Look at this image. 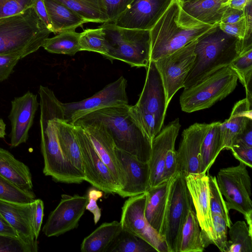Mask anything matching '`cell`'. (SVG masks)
I'll use <instances>...</instances> for the list:
<instances>
[{
	"label": "cell",
	"mask_w": 252,
	"mask_h": 252,
	"mask_svg": "<svg viewBox=\"0 0 252 252\" xmlns=\"http://www.w3.org/2000/svg\"><path fill=\"white\" fill-rule=\"evenodd\" d=\"M35 0H0V18L8 17L33 6Z\"/></svg>",
	"instance_id": "7bdbcfd3"
},
{
	"label": "cell",
	"mask_w": 252,
	"mask_h": 252,
	"mask_svg": "<svg viewBox=\"0 0 252 252\" xmlns=\"http://www.w3.org/2000/svg\"><path fill=\"white\" fill-rule=\"evenodd\" d=\"M191 0H184V1H191Z\"/></svg>",
	"instance_id": "91938a15"
},
{
	"label": "cell",
	"mask_w": 252,
	"mask_h": 252,
	"mask_svg": "<svg viewBox=\"0 0 252 252\" xmlns=\"http://www.w3.org/2000/svg\"><path fill=\"white\" fill-rule=\"evenodd\" d=\"M37 242L31 243L20 237L0 234V252H36Z\"/></svg>",
	"instance_id": "60d3db41"
},
{
	"label": "cell",
	"mask_w": 252,
	"mask_h": 252,
	"mask_svg": "<svg viewBox=\"0 0 252 252\" xmlns=\"http://www.w3.org/2000/svg\"><path fill=\"white\" fill-rule=\"evenodd\" d=\"M228 228L227 252H252V233L246 221L238 220Z\"/></svg>",
	"instance_id": "8d00e7d4"
},
{
	"label": "cell",
	"mask_w": 252,
	"mask_h": 252,
	"mask_svg": "<svg viewBox=\"0 0 252 252\" xmlns=\"http://www.w3.org/2000/svg\"><path fill=\"white\" fill-rule=\"evenodd\" d=\"M103 192L95 188H90L87 193L88 203L86 207V210L89 211L94 217V221L96 224L99 220L101 216V210L97 205V200L102 197Z\"/></svg>",
	"instance_id": "bcb514c9"
},
{
	"label": "cell",
	"mask_w": 252,
	"mask_h": 252,
	"mask_svg": "<svg viewBox=\"0 0 252 252\" xmlns=\"http://www.w3.org/2000/svg\"><path fill=\"white\" fill-rule=\"evenodd\" d=\"M116 154L122 171L123 182L117 194L123 198L146 192L150 188L148 162L116 148Z\"/></svg>",
	"instance_id": "d6986e66"
},
{
	"label": "cell",
	"mask_w": 252,
	"mask_h": 252,
	"mask_svg": "<svg viewBox=\"0 0 252 252\" xmlns=\"http://www.w3.org/2000/svg\"><path fill=\"white\" fill-rule=\"evenodd\" d=\"M41 151L44 159L43 172L56 182L80 184L84 175L74 167L64 155L59 141L57 126L52 123L40 128Z\"/></svg>",
	"instance_id": "30bf717a"
},
{
	"label": "cell",
	"mask_w": 252,
	"mask_h": 252,
	"mask_svg": "<svg viewBox=\"0 0 252 252\" xmlns=\"http://www.w3.org/2000/svg\"><path fill=\"white\" fill-rule=\"evenodd\" d=\"M173 0H134L113 23L126 29L150 31Z\"/></svg>",
	"instance_id": "ac0fdd59"
},
{
	"label": "cell",
	"mask_w": 252,
	"mask_h": 252,
	"mask_svg": "<svg viewBox=\"0 0 252 252\" xmlns=\"http://www.w3.org/2000/svg\"><path fill=\"white\" fill-rule=\"evenodd\" d=\"M88 201L87 195L62 194L60 203L43 226L44 234L48 237L58 236L77 228Z\"/></svg>",
	"instance_id": "2e32d148"
},
{
	"label": "cell",
	"mask_w": 252,
	"mask_h": 252,
	"mask_svg": "<svg viewBox=\"0 0 252 252\" xmlns=\"http://www.w3.org/2000/svg\"><path fill=\"white\" fill-rule=\"evenodd\" d=\"M178 0L180 2H182V1H183L185 0Z\"/></svg>",
	"instance_id": "680465c9"
},
{
	"label": "cell",
	"mask_w": 252,
	"mask_h": 252,
	"mask_svg": "<svg viewBox=\"0 0 252 252\" xmlns=\"http://www.w3.org/2000/svg\"><path fill=\"white\" fill-rule=\"evenodd\" d=\"M181 126L179 118H176L162 128L154 138L148 162L150 187L165 181L163 177L165 157L169 149L175 146Z\"/></svg>",
	"instance_id": "44dd1931"
},
{
	"label": "cell",
	"mask_w": 252,
	"mask_h": 252,
	"mask_svg": "<svg viewBox=\"0 0 252 252\" xmlns=\"http://www.w3.org/2000/svg\"><path fill=\"white\" fill-rule=\"evenodd\" d=\"M129 107L127 104L101 109L84 116L73 125H102L112 138L116 148L148 162L152 143L130 116Z\"/></svg>",
	"instance_id": "7a4b0ae2"
},
{
	"label": "cell",
	"mask_w": 252,
	"mask_h": 252,
	"mask_svg": "<svg viewBox=\"0 0 252 252\" xmlns=\"http://www.w3.org/2000/svg\"><path fill=\"white\" fill-rule=\"evenodd\" d=\"M142 91L129 112L151 143L162 128L167 106L164 86L154 61H150Z\"/></svg>",
	"instance_id": "5b68a950"
},
{
	"label": "cell",
	"mask_w": 252,
	"mask_h": 252,
	"mask_svg": "<svg viewBox=\"0 0 252 252\" xmlns=\"http://www.w3.org/2000/svg\"><path fill=\"white\" fill-rule=\"evenodd\" d=\"M21 59V55L18 54L0 55V82L8 78Z\"/></svg>",
	"instance_id": "f6af8a7d"
},
{
	"label": "cell",
	"mask_w": 252,
	"mask_h": 252,
	"mask_svg": "<svg viewBox=\"0 0 252 252\" xmlns=\"http://www.w3.org/2000/svg\"><path fill=\"white\" fill-rule=\"evenodd\" d=\"M6 125L3 120L0 118V138H4L6 135Z\"/></svg>",
	"instance_id": "6f0895ef"
},
{
	"label": "cell",
	"mask_w": 252,
	"mask_h": 252,
	"mask_svg": "<svg viewBox=\"0 0 252 252\" xmlns=\"http://www.w3.org/2000/svg\"><path fill=\"white\" fill-rule=\"evenodd\" d=\"M238 77L229 65L214 72L202 81L184 89L180 97L183 111L191 113L209 108L235 89Z\"/></svg>",
	"instance_id": "52a82bcc"
},
{
	"label": "cell",
	"mask_w": 252,
	"mask_h": 252,
	"mask_svg": "<svg viewBox=\"0 0 252 252\" xmlns=\"http://www.w3.org/2000/svg\"><path fill=\"white\" fill-rule=\"evenodd\" d=\"M122 230L120 221L114 220L103 223L84 239L81 245V251L107 252Z\"/></svg>",
	"instance_id": "f546056e"
},
{
	"label": "cell",
	"mask_w": 252,
	"mask_h": 252,
	"mask_svg": "<svg viewBox=\"0 0 252 252\" xmlns=\"http://www.w3.org/2000/svg\"><path fill=\"white\" fill-rule=\"evenodd\" d=\"M108 52L103 57L115 60L131 67L146 68L150 62V31L124 28L113 23H103Z\"/></svg>",
	"instance_id": "8992f818"
},
{
	"label": "cell",
	"mask_w": 252,
	"mask_h": 252,
	"mask_svg": "<svg viewBox=\"0 0 252 252\" xmlns=\"http://www.w3.org/2000/svg\"><path fill=\"white\" fill-rule=\"evenodd\" d=\"M79 46L80 51L94 52L103 57L108 52L105 32L100 26L95 29H87L80 32Z\"/></svg>",
	"instance_id": "74e56055"
},
{
	"label": "cell",
	"mask_w": 252,
	"mask_h": 252,
	"mask_svg": "<svg viewBox=\"0 0 252 252\" xmlns=\"http://www.w3.org/2000/svg\"><path fill=\"white\" fill-rule=\"evenodd\" d=\"M146 192L129 197L122 208L120 223L122 229L150 244L158 252H168L164 238L148 222L144 211Z\"/></svg>",
	"instance_id": "5bb4252c"
},
{
	"label": "cell",
	"mask_w": 252,
	"mask_h": 252,
	"mask_svg": "<svg viewBox=\"0 0 252 252\" xmlns=\"http://www.w3.org/2000/svg\"><path fill=\"white\" fill-rule=\"evenodd\" d=\"M244 10L227 7L222 16L220 22L233 24L239 22L244 18Z\"/></svg>",
	"instance_id": "816d5d0a"
},
{
	"label": "cell",
	"mask_w": 252,
	"mask_h": 252,
	"mask_svg": "<svg viewBox=\"0 0 252 252\" xmlns=\"http://www.w3.org/2000/svg\"><path fill=\"white\" fill-rule=\"evenodd\" d=\"M194 52L195 60L185 79L184 89L229 65L241 53V40L225 33L218 24L197 40Z\"/></svg>",
	"instance_id": "3957f363"
},
{
	"label": "cell",
	"mask_w": 252,
	"mask_h": 252,
	"mask_svg": "<svg viewBox=\"0 0 252 252\" xmlns=\"http://www.w3.org/2000/svg\"><path fill=\"white\" fill-rule=\"evenodd\" d=\"M230 150L239 162L243 163L247 167L252 168V147L237 144L233 145Z\"/></svg>",
	"instance_id": "c3c4849f"
},
{
	"label": "cell",
	"mask_w": 252,
	"mask_h": 252,
	"mask_svg": "<svg viewBox=\"0 0 252 252\" xmlns=\"http://www.w3.org/2000/svg\"><path fill=\"white\" fill-rule=\"evenodd\" d=\"M215 26L191 17L183 10L180 1L173 0L150 30V61H155L173 53L198 39Z\"/></svg>",
	"instance_id": "6da1fadb"
},
{
	"label": "cell",
	"mask_w": 252,
	"mask_h": 252,
	"mask_svg": "<svg viewBox=\"0 0 252 252\" xmlns=\"http://www.w3.org/2000/svg\"><path fill=\"white\" fill-rule=\"evenodd\" d=\"M216 179L227 209L241 213L252 233L251 180L247 166L239 162L238 165L221 168Z\"/></svg>",
	"instance_id": "9c48e42d"
},
{
	"label": "cell",
	"mask_w": 252,
	"mask_h": 252,
	"mask_svg": "<svg viewBox=\"0 0 252 252\" xmlns=\"http://www.w3.org/2000/svg\"><path fill=\"white\" fill-rule=\"evenodd\" d=\"M177 173L176 150L175 146L168 151L165 159L164 169V180H169Z\"/></svg>",
	"instance_id": "f907efd6"
},
{
	"label": "cell",
	"mask_w": 252,
	"mask_h": 252,
	"mask_svg": "<svg viewBox=\"0 0 252 252\" xmlns=\"http://www.w3.org/2000/svg\"><path fill=\"white\" fill-rule=\"evenodd\" d=\"M215 231L214 245L222 252H227L228 249L227 228L224 220L220 215L212 214Z\"/></svg>",
	"instance_id": "b9f144b4"
},
{
	"label": "cell",
	"mask_w": 252,
	"mask_h": 252,
	"mask_svg": "<svg viewBox=\"0 0 252 252\" xmlns=\"http://www.w3.org/2000/svg\"><path fill=\"white\" fill-rule=\"evenodd\" d=\"M204 249L201 229L193 208L189 212L183 225L178 252H202Z\"/></svg>",
	"instance_id": "d6a6232c"
},
{
	"label": "cell",
	"mask_w": 252,
	"mask_h": 252,
	"mask_svg": "<svg viewBox=\"0 0 252 252\" xmlns=\"http://www.w3.org/2000/svg\"><path fill=\"white\" fill-rule=\"evenodd\" d=\"M211 126V123H196L183 131L176 151L177 172L185 176L200 173L201 144Z\"/></svg>",
	"instance_id": "e0dca14e"
},
{
	"label": "cell",
	"mask_w": 252,
	"mask_h": 252,
	"mask_svg": "<svg viewBox=\"0 0 252 252\" xmlns=\"http://www.w3.org/2000/svg\"><path fill=\"white\" fill-rule=\"evenodd\" d=\"M51 33L33 6L0 18V55L18 54L25 58L42 47Z\"/></svg>",
	"instance_id": "277c9868"
},
{
	"label": "cell",
	"mask_w": 252,
	"mask_h": 252,
	"mask_svg": "<svg viewBox=\"0 0 252 252\" xmlns=\"http://www.w3.org/2000/svg\"><path fill=\"white\" fill-rule=\"evenodd\" d=\"M172 177L157 186L150 187L146 191L145 218L150 224L162 236Z\"/></svg>",
	"instance_id": "cb8c5ba5"
},
{
	"label": "cell",
	"mask_w": 252,
	"mask_h": 252,
	"mask_svg": "<svg viewBox=\"0 0 252 252\" xmlns=\"http://www.w3.org/2000/svg\"><path fill=\"white\" fill-rule=\"evenodd\" d=\"M44 216V203L40 199L33 201V212L32 225L35 238L37 240L41 229Z\"/></svg>",
	"instance_id": "681fc988"
},
{
	"label": "cell",
	"mask_w": 252,
	"mask_h": 252,
	"mask_svg": "<svg viewBox=\"0 0 252 252\" xmlns=\"http://www.w3.org/2000/svg\"><path fill=\"white\" fill-rule=\"evenodd\" d=\"M220 28L225 33L235 36L240 40H243L246 32L245 18L238 22L233 24L219 23Z\"/></svg>",
	"instance_id": "7dc6e473"
},
{
	"label": "cell",
	"mask_w": 252,
	"mask_h": 252,
	"mask_svg": "<svg viewBox=\"0 0 252 252\" xmlns=\"http://www.w3.org/2000/svg\"><path fill=\"white\" fill-rule=\"evenodd\" d=\"M197 40L154 61L162 79L167 107L176 93L184 87L185 79L195 60L194 50Z\"/></svg>",
	"instance_id": "7c38bea8"
},
{
	"label": "cell",
	"mask_w": 252,
	"mask_h": 252,
	"mask_svg": "<svg viewBox=\"0 0 252 252\" xmlns=\"http://www.w3.org/2000/svg\"><path fill=\"white\" fill-rule=\"evenodd\" d=\"M33 6L38 17L52 32V25L44 4V0H35Z\"/></svg>",
	"instance_id": "f5cc1de1"
},
{
	"label": "cell",
	"mask_w": 252,
	"mask_h": 252,
	"mask_svg": "<svg viewBox=\"0 0 252 252\" xmlns=\"http://www.w3.org/2000/svg\"><path fill=\"white\" fill-rule=\"evenodd\" d=\"M78 126L83 127L85 130L94 148L110 170L120 189L123 182V175L116 154V147L111 136L100 125Z\"/></svg>",
	"instance_id": "7402d4cb"
},
{
	"label": "cell",
	"mask_w": 252,
	"mask_h": 252,
	"mask_svg": "<svg viewBox=\"0 0 252 252\" xmlns=\"http://www.w3.org/2000/svg\"><path fill=\"white\" fill-rule=\"evenodd\" d=\"M108 17L107 23H113L134 0H103Z\"/></svg>",
	"instance_id": "ee69618b"
},
{
	"label": "cell",
	"mask_w": 252,
	"mask_h": 252,
	"mask_svg": "<svg viewBox=\"0 0 252 252\" xmlns=\"http://www.w3.org/2000/svg\"><path fill=\"white\" fill-rule=\"evenodd\" d=\"M187 186L199 223L203 244L205 249L214 244L215 231L210 208L208 174H189L185 176Z\"/></svg>",
	"instance_id": "9a60e30c"
},
{
	"label": "cell",
	"mask_w": 252,
	"mask_h": 252,
	"mask_svg": "<svg viewBox=\"0 0 252 252\" xmlns=\"http://www.w3.org/2000/svg\"><path fill=\"white\" fill-rule=\"evenodd\" d=\"M252 107L246 98L239 100L233 107L229 119L221 123L222 150H230L236 137L252 121Z\"/></svg>",
	"instance_id": "d4e9b609"
},
{
	"label": "cell",
	"mask_w": 252,
	"mask_h": 252,
	"mask_svg": "<svg viewBox=\"0 0 252 252\" xmlns=\"http://www.w3.org/2000/svg\"><path fill=\"white\" fill-rule=\"evenodd\" d=\"M126 86L127 80L121 76L91 97L79 101L62 103L65 121L73 125L81 118L94 111L128 104Z\"/></svg>",
	"instance_id": "8fae6325"
},
{
	"label": "cell",
	"mask_w": 252,
	"mask_h": 252,
	"mask_svg": "<svg viewBox=\"0 0 252 252\" xmlns=\"http://www.w3.org/2000/svg\"><path fill=\"white\" fill-rule=\"evenodd\" d=\"M0 234L19 237L16 230L0 213Z\"/></svg>",
	"instance_id": "11a10c76"
},
{
	"label": "cell",
	"mask_w": 252,
	"mask_h": 252,
	"mask_svg": "<svg viewBox=\"0 0 252 252\" xmlns=\"http://www.w3.org/2000/svg\"><path fill=\"white\" fill-rule=\"evenodd\" d=\"M151 252L157 251L143 239L123 229L107 251V252Z\"/></svg>",
	"instance_id": "d590c367"
},
{
	"label": "cell",
	"mask_w": 252,
	"mask_h": 252,
	"mask_svg": "<svg viewBox=\"0 0 252 252\" xmlns=\"http://www.w3.org/2000/svg\"><path fill=\"white\" fill-rule=\"evenodd\" d=\"M80 32L66 31L47 38L42 47L51 53L73 56L80 51L79 38Z\"/></svg>",
	"instance_id": "836d02e7"
},
{
	"label": "cell",
	"mask_w": 252,
	"mask_h": 252,
	"mask_svg": "<svg viewBox=\"0 0 252 252\" xmlns=\"http://www.w3.org/2000/svg\"><path fill=\"white\" fill-rule=\"evenodd\" d=\"M193 209L185 174L172 177L162 235L168 252H178L181 232L189 211Z\"/></svg>",
	"instance_id": "ba28073f"
},
{
	"label": "cell",
	"mask_w": 252,
	"mask_h": 252,
	"mask_svg": "<svg viewBox=\"0 0 252 252\" xmlns=\"http://www.w3.org/2000/svg\"><path fill=\"white\" fill-rule=\"evenodd\" d=\"M73 125L82 155L84 180L104 192L117 194L120 187L97 153L85 130L80 126Z\"/></svg>",
	"instance_id": "4fadbf2b"
},
{
	"label": "cell",
	"mask_w": 252,
	"mask_h": 252,
	"mask_svg": "<svg viewBox=\"0 0 252 252\" xmlns=\"http://www.w3.org/2000/svg\"><path fill=\"white\" fill-rule=\"evenodd\" d=\"M39 105L37 95L30 91L11 101V108L8 116L11 123V147H17L27 141Z\"/></svg>",
	"instance_id": "ffe728a7"
},
{
	"label": "cell",
	"mask_w": 252,
	"mask_h": 252,
	"mask_svg": "<svg viewBox=\"0 0 252 252\" xmlns=\"http://www.w3.org/2000/svg\"><path fill=\"white\" fill-rule=\"evenodd\" d=\"M0 175L22 189L32 190V174L29 167L2 148H0Z\"/></svg>",
	"instance_id": "4316f807"
},
{
	"label": "cell",
	"mask_w": 252,
	"mask_h": 252,
	"mask_svg": "<svg viewBox=\"0 0 252 252\" xmlns=\"http://www.w3.org/2000/svg\"><path fill=\"white\" fill-rule=\"evenodd\" d=\"M56 126L60 145L64 155L74 167L84 174L82 155L74 125L66 122L63 116L57 119Z\"/></svg>",
	"instance_id": "f1b7e54d"
},
{
	"label": "cell",
	"mask_w": 252,
	"mask_h": 252,
	"mask_svg": "<svg viewBox=\"0 0 252 252\" xmlns=\"http://www.w3.org/2000/svg\"><path fill=\"white\" fill-rule=\"evenodd\" d=\"M208 176L211 213L220 215L224 220L228 228H229L232 224L229 210L227 209L225 201L219 189L216 177L209 174Z\"/></svg>",
	"instance_id": "ab89813d"
},
{
	"label": "cell",
	"mask_w": 252,
	"mask_h": 252,
	"mask_svg": "<svg viewBox=\"0 0 252 252\" xmlns=\"http://www.w3.org/2000/svg\"><path fill=\"white\" fill-rule=\"evenodd\" d=\"M51 23L52 32L57 34L66 31H75L86 21L73 10L55 0H44Z\"/></svg>",
	"instance_id": "83f0119b"
},
{
	"label": "cell",
	"mask_w": 252,
	"mask_h": 252,
	"mask_svg": "<svg viewBox=\"0 0 252 252\" xmlns=\"http://www.w3.org/2000/svg\"><path fill=\"white\" fill-rule=\"evenodd\" d=\"M237 144L252 147V121L250 122L244 130L236 137L233 145Z\"/></svg>",
	"instance_id": "db71d44e"
},
{
	"label": "cell",
	"mask_w": 252,
	"mask_h": 252,
	"mask_svg": "<svg viewBox=\"0 0 252 252\" xmlns=\"http://www.w3.org/2000/svg\"><path fill=\"white\" fill-rule=\"evenodd\" d=\"M64 4L86 22L105 23L108 17L103 0H55Z\"/></svg>",
	"instance_id": "1f68e13d"
},
{
	"label": "cell",
	"mask_w": 252,
	"mask_h": 252,
	"mask_svg": "<svg viewBox=\"0 0 252 252\" xmlns=\"http://www.w3.org/2000/svg\"><path fill=\"white\" fill-rule=\"evenodd\" d=\"M33 212V202L18 203L0 200V213L19 237L31 243L37 242L32 225Z\"/></svg>",
	"instance_id": "603a6c76"
},
{
	"label": "cell",
	"mask_w": 252,
	"mask_h": 252,
	"mask_svg": "<svg viewBox=\"0 0 252 252\" xmlns=\"http://www.w3.org/2000/svg\"><path fill=\"white\" fill-rule=\"evenodd\" d=\"M229 0H195L180 2L189 15L204 23L216 25L228 7Z\"/></svg>",
	"instance_id": "484cf974"
},
{
	"label": "cell",
	"mask_w": 252,
	"mask_h": 252,
	"mask_svg": "<svg viewBox=\"0 0 252 252\" xmlns=\"http://www.w3.org/2000/svg\"><path fill=\"white\" fill-rule=\"evenodd\" d=\"M220 122L211 123L201 144L200 169L201 175L206 174L222 150L223 140Z\"/></svg>",
	"instance_id": "4dcf8cb0"
},
{
	"label": "cell",
	"mask_w": 252,
	"mask_h": 252,
	"mask_svg": "<svg viewBox=\"0 0 252 252\" xmlns=\"http://www.w3.org/2000/svg\"><path fill=\"white\" fill-rule=\"evenodd\" d=\"M252 0H229L228 6L230 7L244 10L246 6Z\"/></svg>",
	"instance_id": "9f6ffc18"
},
{
	"label": "cell",
	"mask_w": 252,
	"mask_h": 252,
	"mask_svg": "<svg viewBox=\"0 0 252 252\" xmlns=\"http://www.w3.org/2000/svg\"><path fill=\"white\" fill-rule=\"evenodd\" d=\"M35 198L32 190L22 189L0 175V200L18 203H31Z\"/></svg>",
	"instance_id": "f35d334b"
},
{
	"label": "cell",
	"mask_w": 252,
	"mask_h": 252,
	"mask_svg": "<svg viewBox=\"0 0 252 252\" xmlns=\"http://www.w3.org/2000/svg\"><path fill=\"white\" fill-rule=\"evenodd\" d=\"M229 66L245 88L246 99L252 104V48L242 52Z\"/></svg>",
	"instance_id": "e575fe53"
}]
</instances>
